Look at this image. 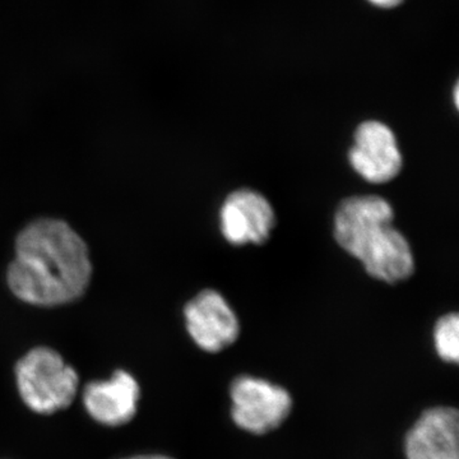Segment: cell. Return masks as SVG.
<instances>
[{
	"label": "cell",
	"mask_w": 459,
	"mask_h": 459,
	"mask_svg": "<svg viewBox=\"0 0 459 459\" xmlns=\"http://www.w3.org/2000/svg\"><path fill=\"white\" fill-rule=\"evenodd\" d=\"M16 382L26 406L40 415L65 410L80 389L77 371L49 347H36L20 359Z\"/></svg>",
	"instance_id": "cell-3"
},
{
	"label": "cell",
	"mask_w": 459,
	"mask_h": 459,
	"mask_svg": "<svg viewBox=\"0 0 459 459\" xmlns=\"http://www.w3.org/2000/svg\"><path fill=\"white\" fill-rule=\"evenodd\" d=\"M406 459H459V415L453 407L425 410L404 437Z\"/></svg>",
	"instance_id": "cell-8"
},
{
	"label": "cell",
	"mask_w": 459,
	"mask_h": 459,
	"mask_svg": "<svg viewBox=\"0 0 459 459\" xmlns=\"http://www.w3.org/2000/svg\"><path fill=\"white\" fill-rule=\"evenodd\" d=\"M391 204L377 195H352L338 204L333 235L369 276L386 283L409 280L415 258L409 240L394 228Z\"/></svg>",
	"instance_id": "cell-2"
},
{
	"label": "cell",
	"mask_w": 459,
	"mask_h": 459,
	"mask_svg": "<svg viewBox=\"0 0 459 459\" xmlns=\"http://www.w3.org/2000/svg\"><path fill=\"white\" fill-rule=\"evenodd\" d=\"M189 336L199 349L217 353L237 342L240 323L228 300L216 290H204L184 307Z\"/></svg>",
	"instance_id": "cell-5"
},
{
	"label": "cell",
	"mask_w": 459,
	"mask_h": 459,
	"mask_svg": "<svg viewBox=\"0 0 459 459\" xmlns=\"http://www.w3.org/2000/svg\"><path fill=\"white\" fill-rule=\"evenodd\" d=\"M92 264L83 238L62 220L41 219L18 235L9 289L38 307L71 303L86 291Z\"/></svg>",
	"instance_id": "cell-1"
},
{
	"label": "cell",
	"mask_w": 459,
	"mask_h": 459,
	"mask_svg": "<svg viewBox=\"0 0 459 459\" xmlns=\"http://www.w3.org/2000/svg\"><path fill=\"white\" fill-rule=\"evenodd\" d=\"M232 422L253 435L277 430L294 407L291 394L279 385L253 376H240L230 385Z\"/></svg>",
	"instance_id": "cell-4"
},
{
	"label": "cell",
	"mask_w": 459,
	"mask_h": 459,
	"mask_svg": "<svg viewBox=\"0 0 459 459\" xmlns=\"http://www.w3.org/2000/svg\"><path fill=\"white\" fill-rule=\"evenodd\" d=\"M276 226V213L270 201L249 188L230 193L220 210L222 237L235 247L261 246Z\"/></svg>",
	"instance_id": "cell-6"
},
{
	"label": "cell",
	"mask_w": 459,
	"mask_h": 459,
	"mask_svg": "<svg viewBox=\"0 0 459 459\" xmlns=\"http://www.w3.org/2000/svg\"><path fill=\"white\" fill-rule=\"evenodd\" d=\"M349 161L356 174L371 184L389 183L400 175L403 166L394 131L377 120H368L358 126Z\"/></svg>",
	"instance_id": "cell-7"
},
{
	"label": "cell",
	"mask_w": 459,
	"mask_h": 459,
	"mask_svg": "<svg viewBox=\"0 0 459 459\" xmlns=\"http://www.w3.org/2000/svg\"><path fill=\"white\" fill-rule=\"evenodd\" d=\"M141 389L135 377L126 370H117L108 380L91 382L83 389L87 413L99 424L123 427L134 419Z\"/></svg>",
	"instance_id": "cell-9"
},
{
	"label": "cell",
	"mask_w": 459,
	"mask_h": 459,
	"mask_svg": "<svg viewBox=\"0 0 459 459\" xmlns=\"http://www.w3.org/2000/svg\"><path fill=\"white\" fill-rule=\"evenodd\" d=\"M123 459H175V458L168 457V455H132V457L123 458Z\"/></svg>",
	"instance_id": "cell-12"
},
{
	"label": "cell",
	"mask_w": 459,
	"mask_h": 459,
	"mask_svg": "<svg viewBox=\"0 0 459 459\" xmlns=\"http://www.w3.org/2000/svg\"><path fill=\"white\" fill-rule=\"evenodd\" d=\"M369 2L377 7L389 9L397 7L404 0H369Z\"/></svg>",
	"instance_id": "cell-11"
},
{
	"label": "cell",
	"mask_w": 459,
	"mask_h": 459,
	"mask_svg": "<svg viewBox=\"0 0 459 459\" xmlns=\"http://www.w3.org/2000/svg\"><path fill=\"white\" fill-rule=\"evenodd\" d=\"M435 351L443 361L457 364L459 360V316L449 313L437 319L434 328Z\"/></svg>",
	"instance_id": "cell-10"
}]
</instances>
